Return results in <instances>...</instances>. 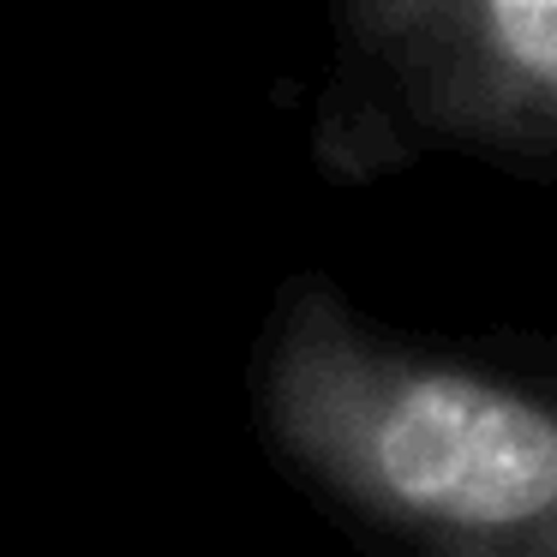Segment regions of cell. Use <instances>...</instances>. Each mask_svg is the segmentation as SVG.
<instances>
[{"instance_id": "cell-2", "label": "cell", "mask_w": 557, "mask_h": 557, "mask_svg": "<svg viewBox=\"0 0 557 557\" xmlns=\"http://www.w3.org/2000/svg\"><path fill=\"white\" fill-rule=\"evenodd\" d=\"M384 145L557 186V0H377L342 13Z\"/></svg>"}, {"instance_id": "cell-1", "label": "cell", "mask_w": 557, "mask_h": 557, "mask_svg": "<svg viewBox=\"0 0 557 557\" xmlns=\"http://www.w3.org/2000/svg\"><path fill=\"white\" fill-rule=\"evenodd\" d=\"M264 413L306 480L432 557H557V377L401 348L300 288Z\"/></svg>"}]
</instances>
